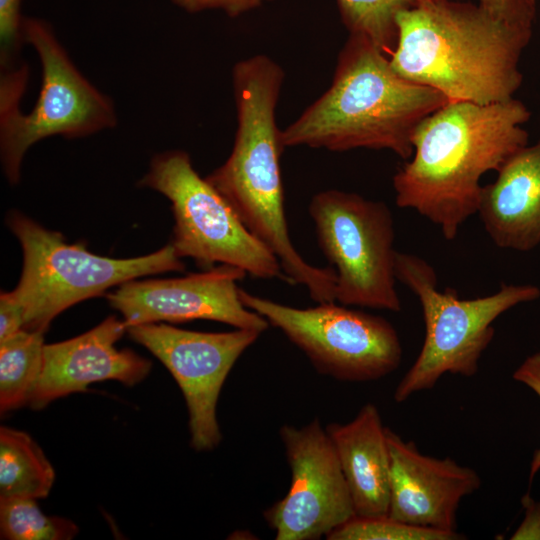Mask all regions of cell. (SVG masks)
<instances>
[{"label": "cell", "instance_id": "obj_27", "mask_svg": "<svg viewBox=\"0 0 540 540\" xmlns=\"http://www.w3.org/2000/svg\"><path fill=\"white\" fill-rule=\"evenodd\" d=\"M524 517L510 535L511 540H540V500H535L529 493L521 498Z\"/></svg>", "mask_w": 540, "mask_h": 540}, {"label": "cell", "instance_id": "obj_21", "mask_svg": "<svg viewBox=\"0 0 540 540\" xmlns=\"http://www.w3.org/2000/svg\"><path fill=\"white\" fill-rule=\"evenodd\" d=\"M32 498L0 499L1 539L70 540L78 533L72 521L45 515Z\"/></svg>", "mask_w": 540, "mask_h": 540}, {"label": "cell", "instance_id": "obj_24", "mask_svg": "<svg viewBox=\"0 0 540 540\" xmlns=\"http://www.w3.org/2000/svg\"><path fill=\"white\" fill-rule=\"evenodd\" d=\"M274 0H172L189 13L205 10H221L229 17H238Z\"/></svg>", "mask_w": 540, "mask_h": 540}, {"label": "cell", "instance_id": "obj_2", "mask_svg": "<svg viewBox=\"0 0 540 540\" xmlns=\"http://www.w3.org/2000/svg\"><path fill=\"white\" fill-rule=\"evenodd\" d=\"M284 79L283 68L265 54L234 65V144L227 160L205 178L247 230L276 256L290 285L304 286L317 303L333 302L335 270L307 262L289 235L280 169L285 146L276 122Z\"/></svg>", "mask_w": 540, "mask_h": 540}, {"label": "cell", "instance_id": "obj_6", "mask_svg": "<svg viewBox=\"0 0 540 540\" xmlns=\"http://www.w3.org/2000/svg\"><path fill=\"white\" fill-rule=\"evenodd\" d=\"M396 278L418 298L425 324L420 352L394 391L402 403L432 389L449 373L473 377L495 335L493 323L511 308L540 298L533 284H502L498 291L474 299H459L455 292L437 288V274L425 259L398 252Z\"/></svg>", "mask_w": 540, "mask_h": 540}, {"label": "cell", "instance_id": "obj_4", "mask_svg": "<svg viewBox=\"0 0 540 540\" xmlns=\"http://www.w3.org/2000/svg\"><path fill=\"white\" fill-rule=\"evenodd\" d=\"M447 102L399 75L369 39L349 34L330 86L282 130V141L332 152L388 150L408 160L417 126Z\"/></svg>", "mask_w": 540, "mask_h": 540}, {"label": "cell", "instance_id": "obj_20", "mask_svg": "<svg viewBox=\"0 0 540 540\" xmlns=\"http://www.w3.org/2000/svg\"><path fill=\"white\" fill-rule=\"evenodd\" d=\"M422 0H336L349 34L369 39L387 56L397 43L398 13Z\"/></svg>", "mask_w": 540, "mask_h": 540}, {"label": "cell", "instance_id": "obj_26", "mask_svg": "<svg viewBox=\"0 0 540 540\" xmlns=\"http://www.w3.org/2000/svg\"><path fill=\"white\" fill-rule=\"evenodd\" d=\"M24 329V310L13 291L0 296V341Z\"/></svg>", "mask_w": 540, "mask_h": 540}, {"label": "cell", "instance_id": "obj_17", "mask_svg": "<svg viewBox=\"0 0 540 540\" xmlns=\"http://www.w3.org/2000/svg\"><path fill=\"white\" fill-rule=\"evenodd\" d=\"M333 443L356 516L388 515L390 457L387 427L377 407L365 404L348 423H330Z\"/></svg>", "mask_w": 540, "mask_h": 540}, {"label": "cell", "instance_id": "obj_23", "mask_svg": "<svg viewBox=\"0 0 540 540\" xmlns=\"http://www.w3.org/2000/svg\"><path fill=\"white\" fill-rule=\"evenodd\" d=\"M21 0H0V63L4 71L14 65L15 57L24 42Z\"/></svg>", "mask_w": 540, "mask_h": 540}, {"label": "cell", "instance_id": "obj_13", "mask_svg": "<svg viewBox=\"0 0 540 540\" xmlns=\"http://www.w3.org/2000/svg\"><path fill=\"white\" fill-rule=\"evenodd\" d=\"M240 268L219 264L202 272L169 279L131 280L107 294L127 326L191 320H212L263 333L268 322L241 301Z\"/></svg>", "mask_w": 540, "mask_h": 540}, {"label": "cell", "instance_id": "obj_18", "mask_svg": "<svg viewBox=\"0 0 540 540\" xmlns=\"http://www.w3.org/2000/svg\"><path fill=\"white\" fill-rule=\"evenodd\" d=\"M54 480V468L40 446L27 433L2 426L0 499L45 498Z\"/></svg>", "mask_w": 540, "mask_h": 540}, {"label": "cell", "instance_id": "obj_19", "mask_svg": "<svg viewBox=\"0 0 540 540\" xmlns=\"http://www.w3.org/2000/svg\"><path fill=\"white\" fill-rule=\"evenodd\" d=\"M44 346V332L25 329L0 341L1 413L29 402L41 372Z\"/></svg>", "mask_w": 540, "mask_h": 540}, {"label": "cell", "instance_id": "obj_1", "mask_svg": "<svg viewBox=\"0 0 540 540\" xmlns=\"http://www.w3.org/2000/svg\"><path fill=\"white\" fill-rule=\"evenodd\" d=\"M529 108L515 97L498 103L448 101L423 119L412 136L413 154L392 184L398 207L436 225L447 240L477 213L489 171H498L529 143Z\"/></svg>", "mask_w": 540, "mask_h": 540}, {"label": "cell", "instance_id": "obj_15", "mask_svg": "<svg viewBox=\"0 0 540 540\" xmlns=\"http://www.w3.org/2000/svg\"><path fill=\"white\" fill-rule=\"evenodd\" d=\"M127 331L124 320L115 316L66 341L45 344L39 378L29 399L33 409L53 400L83 392L95 382L116 380L127 386L141 382L152 363L115 343Z\"/></svg>", "mask_w": 540, "mask_h": 540}, {"label": "cell", "instance_id": "obj_9", "mask_svg": "<svg viewBox=\"0 0 540 540\" xmlns=\"http://www.w3.org/2000/svg\"><path fill=\"white\" fill-rule=\"evenodd\" d=\"M308 211L319 248L337 275L335 301L401 311L394 219L386 203L327 189L312 197Z\"/></svg>", "mask_w": 540, "mask_h": 540}, {"label": "cell", "instance_id": "obj_8", "mask_svg": "<svg viewBox=\"0 0 540 540\" xmlns=\"http://www.w3.org/2000/svg\"><path fill=\"white\" fill-rule=\"evenodd\" d=\"M171 202V241L176 254L204 269L216 263L244 270L259 279L288 283L276 256L243 225L226 199L194 169L183 150L158 154L140 180Z\"/></svg>", "mask_w": 540, "mask_h": 540}, {"label": "cell", "instance_id": "obj_10", "mask_svg": "<svg viewBox=\"0 0 540 540\" xmlns=\"http://www.w3.org/2000/svg\"><path fill=\"white\" fill-rule=\"evenodd\" d=\"M242 303L279 329L321 374L341 381L366 382L394 372L402 345L384 317L338 302L296 308L239 290Z\"/></svg>", "mask_w": 540, "mask_h": 540}, {"label": "cell", "instance_id": "obj_25", "mask_svg": "<svg viewBox=\"0 0 540 540\" xmlns=\"http://www.w3.org/2000/svg\"><path fill=\"white\" fill-rule=\"evenodd\" d=\"M512 378L530 388L540 399V350L527 356L523 362L515 369ZM540 470V447L534 452L531 467L529 482Z\"/></svg>", "mask_w": 540, "mask_h": 540}, {"label": "cell", "instance_id": "obj_22", "mask_svg": "<svg viewBox=\"0 0 540 540\" xmlns=\"http://www.w3.org/2000/svg\"><path fill=\"white\" fill-rule=\"evenodd\" d=\"M464 535L457 531H443L421 527L391 518L354 516L332 531L328 540H459Z\"/></svg>", "mask_w": 540, "mask_h": 540}, {"label": "cell", "instance_id": "obj_11", "mask_svg": "<svg viewBox=\"0 0 540 540\" xmlns=\"http://www.w3.org/2000/svg\"><path fill=\"white\" fill-rule=\"evenodd\" d=\"M127 332L156 356L178 383L188 410L192 448H216L222 440L216 417L222 386L239 357L262 333L241 328L199 332L162 323L131 326Z\"/></svg>", "mask_w": 540, "mask_h": 540}, {"label": "cell", "instance_id": "obj_14", "mask_svg": "<svg viewBox=\"0 0 540 540\" xmlns=\"http://www.w3.org/2000/svg\"><path fill=\"white\" fill-rule=\"evenodd\" d=\"M390 457L388 516L443 531H457V511L463 498L480 489L473 468L445 457L422 454L387 428Z\"/></svg>", "mask_w": 540, "mask_h": 540}, {"label": "cell", "instance_id": "obj_28", "mask_svg": "<svg viewBox=\"0 0 540 540\" xmlns=\"http://www.w3.org/2000/svg\"><path fill=\"white\" fill-rule=\"evenodd\" d=\"M479 4L493 13L512 20L534 22L536 6L524 0H478Z\"/></svg>", "mask_w": 540, "mask_h": 540}, {"label": "cell", "instance_id": "obj_16", "mask_svg": "<svg viewBox=\"0 0 540 540\" xmlns=\"http://www.w3.org/2000/svg\"><path fill=\"white\" fill-rule=\"evenodd\" d=\"M499 248L528 252L540 246V139L513 153L483 185L477 213Z\"/></svg>", "mask_w": 540, "mask_h": 540}, {"label": "cell", "instance_id": "obj_3", "mask_svg": "<svg viewBox=\"0 0 540 540\" xmlns=\"http://www.w3.org/2000/svg\"><path fill=\"white\" fill-rule=\"evenodd\" d=\"M533 23L479 3L422 0L398 13L397 43L388 57L399 75L448 101L503 102L522 85L520 61Z\"/></svg>", "mask_w": 540, "mask_h": 540}, {"label": "cell", "instance_id": "obj_5", "mask_svg": "<svg viewBox=\"0 0 540 540\" xmlns=\"http://www.w3.org/2000/svg\"><path fill=\"white\" fill-rule=\"evenodd\" d=\"M24 42L37 52L42 82L35 106L28 114L19 108L28 70L4 71L0 85V152L10 184L19 182L27 150L50 136L85 137L117 124L112 101L76 68L52 27L44 20L24 17Z\"/></svg>", "mask_w": 540, "mask_h": 540}, {"label": "cell", "instance_id": "obj_7", "mask_svg": "<svg viewBox=\"0 0 540 540\" xmlns=\"http://www.w3.org/2000/svg\"><path fill=\"white\" fill-rule=\"evenodd\" d=\"M6 221L23 251L13 292L24 310L25 330L45 333L51 321L74 304L140 277L184 269L171 243L144 256L117 259L69 244L61 233L19 212L10 213Z\"/></svg>", "mask_w": 540, "mask_h": 540}, {"label": "cell", "instance_id": "obj_29", "mask_svg": "<svg viewBox=\"0 0 540 540\" xmlns=\"http://www.w3.org/2000/svg\"><path fill=\"white\" fill-rule=\"evenodd\" d=\"M524 1H526L527 3H529V4H531V5L536 6V1H537V0H524Z\"/></svg>", "mask_w": 540, "mask_h": 540}, {"label": "cell", "instance_id": "obj_12", "mask_svg": "<svg viewBox=\"0 0 540 540\" xmlns=\"http://www.w3.org/2000/svg\"><path fill=\"white\" fill-rule=\"evenodd\" d=\"M291 471L286 495L265 510L277 540H317L352 519L355 509L333 443L318 418L279 431Z\"/></svg>", "mask_w": 540, "mask_h": 540}]
</instances>
